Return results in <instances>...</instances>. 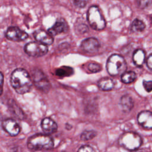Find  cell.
Masks as SVG:
<instances>
[{"mask_svg": "<svg viewBox=\"0 0 152 152\" xmlns=\"http://www.w3.org/2000/svg\"><path fill=\"white\" fill-rule=\"evenodd\" d=\"M10 83L15 91L20 94L30 91L33 81L28 72L24 68H17L11 74Z\"/></svg>", "mask_w": 152, "mask_h": 152, "instance_id": "6da1fadb", "label": "cell"}, {"mask_svg": "<svg viewBox=\"0 0 152 152\" xmlns=\"http://www.w3.org/2000/svg\"><path fill=\"white\" fill-rule=\"evenodd\" d=\"M54 142L51 137L46 134H36L27 141V147L31 150H50L53 147Z\"/></svg>", "mask_w": 152, "mask_h": 152, "instance_id": "7a4b0ae2", "label": "cell"}, {"mask_svg": "<svg viewBox=\"0 0 152 152\" xmlns=\"http://www.w3.org/2000/svg\"><path fill=\"white\" fill-rule=\"evenodd\" d=\"M126 63L124 58L120 55H110L106 62V69L112 76L118 75L125 72Z\"/></svg>", "mask_w": 152, "mask_h": 152, "instance_id": "3957f363", "label": "cell"}, {"mask_svg": "<svg viewBox=\"0 0 152 152\" xmlns=\"http://www.w3.org/2000/svg\"><path fill=\"white\" fill-rule=\"evenodd\" d=\"M119 144L123 148L133 151L140 148L142 144V138L135 132H127L120 136Z\"/></svg>", "mask_w": 152, "mask_h": 152, "instance_id": "277c9868", "label": "cell"}, {"mask_svg": "<svg viewBox=\"0 0 152 152\" xmlns=\"http://www.w3.org/2000/svg\"><path fill=\"white\" fill-rule=\"evenodd\" d=\"M87 21L95 30H102L106 27V22L97 6H91L87 11Z\"/></svg>", "mask_w": 152, "mask_h": 152, "instance_id": "5b68a950", "label": "cell"}, {"mask_svg": "<svg viewBox=\"0 0 152 152\" xmlns=\"http://www.w3.org/2000/svg\"><path fill=\"white\" fill-rule=\"evenodd\" d=\"M24 52L30 56L38 58L45 55L48 52V48L42 43L31 42L24 46Z\"/></svg>", "mask_w": 152, "mask_h": 152, "instance_id": "8992f818", "label": "cell"}, {"mask_svg": "<svg viewBox=\"0 0 152 152\" xmlns=\"http://www.w3.org/2000/svg\"><path fill=\"white\" fill-rule=\"evenodd\" d=\"M32 81L34 86L42 91L46 93L50 87L49 80L46 75L39 69H35L32 71Z\"/></svg>", "mask_w": 152, "mask_h": 152, "instance_id": "52a82bcc", "label": "cell"}, {"mask_svg": "<svg viewBox=\"0 0 152 152\" xmlns=\"http://www.w3.org/2000/svg\"><path fill=\"white\" fill-rule=\"evenodd\" d=\"M7 39L13 42H21L28 38V34L17 27H10L5 32Z\"/></svg>", "mask_w": 152, "mask_h": 152, "instance_id": "ba28073f", "label": "cell"}, {"mask_svg": "<svg viewBox=\"0 0 152 152\" xmlns=\"http://www.w3.org/2000/svg\"><path fill=\"white\" fill-rule=\"evenodd\" d=\"M2 126L4 130L12 137L17 135L20 131V127L18 123L11 118L5 119L2 122Z\"/></svg>", "mask_w": 152, "mask_h": 152, "instance_id": "9c48e42d", "label": "cell"}, {"mask_svg": "<svg viewBox=\"0 0 152 152\" xmlns=\"http://www.w3.org/2000/svg\"><path fill=\"white\" fill-rule=\"evenodd\" d=\"M100 44L98 40L94 37H89L83 40L81 43V49L88 53H94L98 50Z\"/></svg>", "mask_w": 152, "mask_h": 152, "instance_id": "30bf717a", "label": "cell"}, {"mask_svg": "<svg viewBox=\"0 0 152 152\" xmlns=\"http://www.w3.org/2000/svg\"><path fill=\"white\" fill-rule=\"evenodd\" d=\"M33 36L37 42L42 43L45 45H50L53 42V37L48 31L39 29L35 31Z\"/></svg>", "mask_w": 152, "mask_h": 152, "instance_id": "8fae6325", "label": "cell"}, {"mask_svg": "<svg viewBox=\"0 0 152 152\" xmlns=\"http://www.w3.org/2000/svg\"><path fill=\"white\" fill-rule=\"evenodd\" d=\"M137 121L140 125L147 129H152V112L143 110L137 116Z\"/></svg>", "mask_w": 152, "mask_h": 152, "instance_id": "7c38bea8", "label": "cell"}, {"mask_svg": "<svg viewBox=\"0 0 152 152\" xmlns=\"http://www.w3.org/2000/svg\"><path fill=\"white\" fill-rule=\"evenodd\" d=\"M41 127L45 134H52L58 129L56 123L50 118H45L41 122Z\"/></svg>", "mask_w": 152, "mask_h": 152, "instance_id": "4fadbf2b", "label": "cell"}, {"mask_svg": "<svg viewBox=\"0 0 152 152\" xmlns=\"http://www.w3.org/2000/svg\"><path fill=\"white\" fill-rule=\"evenodd\" d=\"M67 29V25L66 22L63 19H59L56 20L55 23L52 27L48 29V32L52 36H56L62 32H64Z\"/></svg>", "mask_w": 152, "mask_h": 152, "instance_id": "5bb4252c", "label": "cell"}, {"mask_svg": "<svg viewBox=\"0 0 152 152\" xmlns=\"http://www.w3.org/2000/svg\"><path fill=\"white\" fill-rule=\"evenodd\" d=\"M119 104L120 108L124 112L128 113L132 109L134 106V101L131 96L125 94L121 97Z\"/></svg>", "mask_w": 152, "mask_h": 152, "instance_id": "9a60e30c", "label": "cell"}, {"mask_svg": "<svg viewBox=\"0 0 152 152\" xmlns=\"http://www.w3.org/2000/svg\"><path fill=\"white\" fill-rule=\"evenodd\" d=\"M98 87L103 91H110L115 86L113 81L109 77H104L100 79L97 83Z\"/></svg>", "mask_w": 152, "mask_h": 152, "instance_id": "2e32d148", "label": "cell"}, {"mask_svg": "<svg viewBox=\"0 0 152 152\" xmlns=\"http://www.w3.org/2000/svg\"><path fill=\"white\" fill-rule=\"evenodd\" d=\"M145 52L143 50L138 49L136 50L133 54V62L137 66H141L145 61Z\"/></svg>", "mask_w": 152, "mask_h": 152, "instance_id": "e0dca14e", "label": "cell"}, {"mask_svg": "<svg viewBox=\"0 0 152 152\" xmlns=\"http://www.w3.org/2000/svg\"><path fill=\"white\" fill-rule=\"evenodd\" d=\"M9 109L13 115H14L17 118H19L20 119H23L24 118V113L20 107L13 100H11L9 102Z\"/></svg>", "mask_w": 152, "mask_h": 152, "instance_id": "ac0fdd59", "label": "cell"}, {"mask_svg": "<svg viewBox=\"0 0 152 152\" xmlns=\"http://www.w3.org/2000/svg\"><path fill=\"white\" fill-rule=\"evenodd\" d=\"M136 78V74L132 71L124 72L121 75V81L125 84H129L134 81Z\"/></svg>", "mask_w": 152, "mask_h": 152, "instance_id": "d6986e66", "label": "cell"}, {"mask_svg": "<svg viewBox=\"0 0 152 152\" xmlns=\"http://www.w3.org/2000/svg\"><path fill=\"white\" fill-rule=\"evenodd\" d=\"M145 28V24L141 20L136 18L133 21L131 24V30L134 32H140L143 31Z\"/></svg>", "mask_w": 152, "mask_h": 152, "instance_id": "ffe728a7", "label": "cell"}, {"mask_svg": "<svg viewBox=\"0 0 152 152\" xmlns=\"http://www.w3.org/2000/svg\"><path fill=\"white\" fill-rule=\"evenodd\" d=\"M96 132L93 130H86L83 131L81 134V139L82 140L87 141L93 139L96 135Z\"/></svg>", "mask_w": 152, "mask_h": 152, "instance_id": "44dd1931", "label": "cell"}, {"mask_svg": "<svg viewBox=\"0 0 152 152\" xmlns=\"http://www.w3.org/2000/svg\"><path fill=\"white\" fill-rule=\"evenodd\" d=\"M72 73V69L71 68L68 67H62L61 68H59L56 71V74L58 76H68L70 74Z\"/></svg>", "mask_w": 152, "mask_h": 152, "instance_id": "7402d4cb", "label": "cell"}, {"mask_svg": "<svg viewBox=\"0 0 152 152\" xmlns=\"http://www.w3.org/2000/svg\"><path fill=\"white\" fill-rule=\"evenodd\" d=\"M88 69L91 72H97L101 71V66L99 64L94 62H90L87 65Z\"/></svg>", "mask_w": 152, "mask_h": 152, "instance_id": "603a6c76", "label": "cell"}, {"mask_svg": "<svg viewBox=\"0 0 152 152\" xmlns=\"http://www.w3.org/2000/svg\"><path fill=\"white\" fill-rule=\"evenodd\" d=\"M136 4L140 8H145L152 3V0H135Z\"/></svg>", "mask_w": 152, "mask_h": 152, "instance_id": "cb8c5ba5", "label": "cell"}, {"mask_svg": "<svg viewBox=\"0 0 152 152\" xmlns=\"http://www.w3.org/2000/svg\"><path fill=\"white\" fill-rule=\"evenodd\" d=\"M142 84L146 91L150 92L152 91V81L143 80Z\"/></svg>", "mask_w": 152, "mask_h": 152, "instance_id": "d4e9b609", "label": "cell"}, {"mask_svg": "<svg viewBox=\"0 0 152 152\" xmlns=\"http://www.w3.org/2000/svg\"><path fill=\"white\" fill-rule=\"evenodd\" d=\"M77 152H94V149L90 145H85L81 146L77 151Z\"/></svg>", "mask_w": 152, "mask_h": 152, "instance_id": "484cf974", "label": "cell"}, {"mask_svg": "<svg viewBox=\"0 0 152 152\" xmlns=\"http://www.w3.org/2000/svg\"><path fill=\"white\" fill-rule=\"evenodd\" d=\"M87 2V0H74V5L78 8H84Z\"/></svg>", "mask_w": 152, "mask_h": 152, "instance_id": "4316f807", "label": "cell"}, {"mask_svg": "<svg viewBox=\"0 0 152 152\" xmlns=\"http://www.w3.org/2000/svg\"><path fill=\"white\" fill-rule=\"evenodd\" d=\"M3 86H4V75L2 72L0 71V96L3 92Z\"/></svg>", "mask_w": 152, "mask_h": 152, "instance_id": "83f0119b", "label": "cell"}, {"mask_svg": "<svg viewBox=\"0 0 152 152\" xmlns=\"http://www.w3.org/2000/svg\"><path fill=\"white\" fill-rule=\"evenodd\" d=\"M147 65L150 69L152 70V53H151L147 58Z\"/></svg>", "mask_w": 152, "mask_h": 152, "instance_id": "f1b7e54d", "label": "cell"}, {"mask_svg": "<svg viewBox=\"0 0 152 152\" xmlns=\"http://www.w3.org/2000/svg\"><path fill=\"white\" fill-rule=\"evenodd\" d=\"M131 152H145V151H144V150L143 149H136V150H133V151H132Z\"/></svg>", "mask_w": 152, "mask_h": 152, "instance_id": "f546056e", "label": "cell"}]
</instances>
